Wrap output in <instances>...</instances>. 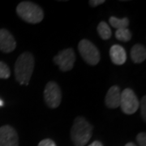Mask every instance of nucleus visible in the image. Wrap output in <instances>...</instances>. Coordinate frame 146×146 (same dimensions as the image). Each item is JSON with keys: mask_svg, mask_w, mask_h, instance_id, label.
I'll list each match as a JSON object with an SVG mask.
<instances>
[{"mask_svg": "<svg viewBox=\"0 0 146 146\" xmlns=\"http://www.w3.org/2000/svg\"><path fill=\"white\" fill-rule=\"evenodd\" d=\"M34 68V58L31 53L25 52L18 57L15 64V76L21 84L28 85Z\"/></svg>", "mask_w": 146, "mask_h": 146, "instance_id": "nucleus-1", "label": "nucleus"}, {"mask_svg": "<svg viewBox=\"0 0 146 146\" xmlns=\"http://www.w3.org/2000/svg\"><path fill=\"white\" fill-rule=\"evenodd\" d=\"M93 126L84 117H76L71 129V139L75 146H84L92 137Z\"/></svg>", "mask_w": 146, "mask_h": 146, "instance_id": "nucleus-2", "label": "nucleus"}, {"mask_svg": "<svg viewBox=\"0 0 146 146\" xmlns=\"http://www.w3.org/2000/svg\"><path fill=\"white\" fill-rule=\"evenodd\" d=\"M16 13L23 21L29 24H38L44 18V12L42 8L29 1L20 3L16 7Z\"/></svg>", "mask_w": 146, "mask_h": 146, "instance_id": "nucleus-3", "label": "nucleus"}, {"mask_svg": "<svg viewBox=\"0 0 146 146\" xmlns=\"http://www.w3.org/2000/svg\"><path fill=\"white\" fill-rule=\"evenodd\" d=\"M79 52L84 60L89 65H97L99 63L101 55L98 49L92 42L83 39L78 44Z\"/></svg>", "mask_w": 146, "mask_h": 146, "instance_id": "nucleus-4", "label": "nucleus"}, {"mask_svg": "<svg viewBox=\"0 0 146 146\" xmlns=\"http://www.w3.org/2000/svg\"><path fill=\"white\" fill-rule=\"evenodd\" d=\"M140 102L135 92L131 89H125L121 93L119 107L126 115H133L139 108Z\"/></svg>", "mask_w": 146, "mask_h": 146, "instance_id": "nucleus-5", "label": "nucleus"}, {"mask_svg": "<svg viewBox=\"0 0 146 146\" xmlns=\"http://www.w3.org/2000/svg\"><path fill=\"white\" fill-rule=\"evenodd\" d=\"M44 99L50 108L55 109L58 107L62 100V93L56 82H48L44 90Z\"/></svg>", "mask_w": 146, "mask_h": 146, "instance_id": "nucleus-6", "label": "nucleus"}, {"mask_svg": "<svg viewBox=\"0 0 146 146\" xmlns=\"http://www.w3.org/2000/svg\"><path fill=\"white\" fill-rule=\"evenodd\" d=\"M54 62L58 66L61 71H70L73 68L76 62V54L72 48L63 50L54 57Z\"/></svg>", "mask_w": 146, "mask_h": 146, "instance_id": "nucleus-7", "label": "nucleus"}, {"mask_svg": "<svg viewBox=\"0 0 146 146\" xmlns=\"http://www.w3.org/2000/svg\"><path fill=\"white\" fill-rule=\"evenodd\" d=\"M0 146H19L17 131L10 125L0 127Z\"/></svg>", "mask_w": 146, "mask_h": 146, "instance_id": "nucleus-8", "label": "nucleus"}, {"mask_svg": "<svg viewBox=\"0 0 146 146\" xmlns=\"http://www.w3.org/2000/svg\"><path fill=\"white\" fill-rule=\"evenodd\" d=\"M16 47L13 35L5 29H0V50L4 53L12 52Z\"/></svg>", "mask_w": 146, "mask_h": 146, "instance_id": "nucleus-9", "label": "nucleus"}, {"mask_svg": "<svg viewBox=\"0 0 146 146\" xmlns=\"http://www.w3.org/2000/svg\"><path fill=\"white\" fill-rule=\"evenodd\" d=\"M121 91L119 87L114 85L110 87L106 95L105 103L110 109H116L119 107Z\"/></svg>", "mask_w": 146, "mask_h": 146, "instance_id": "nucleus-10", "label": "nucleus"}, {"mask_svg": "<svg viewBox=\"0 0 146 146\" xmlns=\"http://www.w3.org/2000/svg\"><path fill=\"white\" fill-rule=\"evenodd\" d=\"M110 57L115 65H123L127 60L125 50L120 45H114L110 49Z\"/></svg>", "mask_w": 146, "mask_h": 146, "instance_id": "nucleus-11", "label": "nucleus"}, {"mask_svg": "<svg viewBox=\"0 0 146 146\" xmlns=\"http://www.w3.org/2000/svg\"><path fill=\"white\" fill-rule=\"evenodd\" d=\"M131 58L135 63H141L146 58V50L145 46L141 44L133 46L131 50Z\"/></svg>", "mask_w": 146, "mask_h": 146, "instance_id": "nucleus-12", "label": "nucleus"}, {"mask_svg": "<svg viewBox=\"0 0 146 146\" xmlns=\"http://www.w3.org/2000/svg\"><path fill=\"white\" fill-rule=\"evenodd\" d=\"M97 29H98V34H99V36H101L102 39L108 40V39L110 38L111 34H112L111 29L108 25V24L106 23L105 21L100 22L99 25H98Z\"/></svg>", "mask_w": 146, "mask_h": 146, "instance_id": "nucleus-13", "label": "nucleus"}, {"mask_svg": "<svg viewBox=\"0 0 146 146\" xmlns=\"http://www.w3.org/2000/svg\"><path fill=\"white\" fill-rule=\"evenodd\" d=\"M109 21L111 26L114 27L116 29H126L129 25V20L127 17H124L123 19H118L115 16H110Z\"/></svg>", "mask_w": 146, "mask_h": 146, "instance_id": "nucleus-14", "label": "nucleus"}, {"mask_svg": "<svg viewBox=\"0 0 146 146\" xmlns=\"http://www.w3.org/2000/svg\"><path fill=\"white\" fill-rule=\"evenodd\" d=\"M115 37L119 41L127 42L131 39V33L127 28L117 29L115 32Z\"/></svg>", "mask_w": 146, "mask_h": 146, "instance_id": "nucleus-15", "label": "nucleus"}, {"mask_svg": "<svg viewBox=\"0 0 146 146\" xmlns=\"http://www.w3.org/2000/svg\"><path fill=\"white\" fill-rule=\"evenodd\" d=\"M10 76L11 70L9 67L5 63L0 61V79H7Z\"/></svg>", "mask_w": 146, "mask_h": 146, "instance_id": "nucleus-16", "label": "nucleus"}, {"mask_svg": "<svg viewBox=\"0 0 146 146\" xmlns=\"http://www.w3.org/2000/svg\"><path fill=\"white\" fill-rule=\"evenodd\" d=\"M139 107L141 108V116L143 118V120L144 122L146 121V110H145V107H146V97L144 96L142 98H141V102H140V106Z\"/></svg>", "mask_w": 146, "mask_h": 146, "instance_id": "nucleus-17", "label": "nucleus"}, {"mask_svg": "<svg viewBox=\"0 0 146 146\" xmlns=\"http://www.w3.org/2000/svg\"><path fill=\"white\" fill-rule=\"evenodd\" d=\"M136 141L140 146H146V135L145 132H140L136 136Z\"/></svg>", "mask_w": 146, "mask_h": 146, "instance_id": "nucleus-18", "label": "nucleus"}, {"mask_svg": "<svg viewBox=\"0 0 146 146\" xmlns=\"http://www.w3.org/2000/svg\"><path fill=\"white\" fill-rule=\"evenodd\" d=\"M37 146H56V144L50 139H44L39 142Z\"/></svg>", "mask_w": 146, "mask_h": 146, "instance_id": "nucleus-19", "label": "nucleus"}, {"mask_svg": "<svg viewBox=\"0 0 146 146\" xmlns=\"http://www.w3.org/2000/svg\"><path fill=\"white\" fill-rule=\"evenodd\" d=\"M105 0H91L89 1V3L91 7H97V6L101 5L102 3H104Z\"/></svg>", "mask_w": 146, "mask_h": 146, "instance_id": "nucleus-20", "label": "nucleus"}, {"mask_svg": "<svg viewBox=\"0 0 146 146\" xmlns=\"http://www.w3.org/2000/svg\"><path fill=\"white\" fill-rule=\"evenodd\" d=\"M89 146H103V145H102V143L101 141H95L91 145H89Z\"/></svg>", "mask_w": 146, "mask_h": 146, "instance_id": "nucleus-21", "label": "nucleus"}, {"mask_svg": "<svg viewBox=\"0 0 146 146\" xmlns=\"http://www.w3.org/2000/svg\"><path fill=\"white\" fill-rule=\"evenodd\" d=\"M125 146H136V144H134L133 142H129V143H127Z\"/></svg>", "mask_w": 146, "mask_h": 146, "instance_id": "nucleus-22", "label": "nucleus"}]
</instances>
